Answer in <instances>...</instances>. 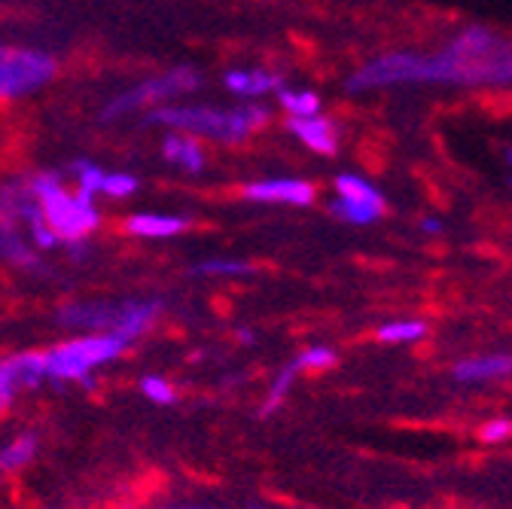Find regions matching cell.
<instances>
[{
    "label": "cell",
    "instance_id": "12",
    "mask_svg": "<svg viewBox=\"0 0 512 509\" xmlns=\"http://www.w3.org/2000/svg\"><path fill=\"white\" fill-rule=\"evenodd\" d=\"M0 263H7L10 269H19V272L43 269L40 250H34V244L28 241L19 223H0Z\"/></svg>",
    "mask_w": 512,
    "mask_h": 509
},
{
    "label": "cell",
    "instance_id": "10",
    "mask_svg": "<svg viewBox=\"0 0 512 509\" xmlns=\"http://www.w3.org/2000/svg\"><path fill=\"white\" fill-rule=\"evenodd\" d=\"M40 458V433L37 430H16L0 442V476L13 479L22 476Z\"/></svg>",
    "mask_w": 512,
    "mask_h": 509
},
{
    "label": "cell",
    "instance_id": "29",
    "mask_svg": "<svg viewBox=\"0 0 512 509\" xmlns=\"http://www.w3.org/2000/svg\"><path fill=\"white\" fill-rule=\"evenodd\" d=\"M418 229H421V235L436 238V235H442V232H445V223H442L439 217H424V220L418 223Z\"/></svg>",
    "mask_w": 512,
    "mask_h": 509
},
{
    "label": "cell",
    "instance_id": "32",
    "mask_svg": "<svg viewBox=\"0 0 512 509\" xmlns=\"http://www.w3.org/2000/svg\"><path fill=\"white\" fill-rule=\"evenodd\" d=\"M235 339H238L241 345H253L256 333H253V330H235Z\"/></svg>",
    "mask_w": 512,
    "mask_h": 509
},
{
    "label": "cell",
    "instance_id": "21",
    "mask_svg": "<svg viewBox=\"0 0 512 509\" xmlns=\"http://www.w3.org/2000/svg\"><path fill=\"white\" fill-rule=\"evenodd\" d=\"M336 196L339 199H351V202H372V205H384V196L375 183H369L360 174H339L336 177Z\"/></svg>",
    "mask_w": 512,
    "mask_h": 509
},
{
    "label": "cell",
    "instance_id": "16",
    "mask_svg": "<svg viewBox=\"0 0 512 509\" xmlns=\"http://www.w3.org/2000/svg\"><path fill=\"white\" fill-rule=\"evenodd\" d=\"M430 327L421 317H391L375 330V342L381 345H394V348H412L427 339Z\"/></svg>",
    "mask_w": 512,
    "mask_h": 509
},
{
    "label": "cell",
    "instance_id": "4",
    "mask_svg": "<svg viewBox=\"0 0 512 509\" xmlns=\"http://www.w3.org/2000/svg\"><path fill=\"white\" fill-rule=\"evenodd\" d=\"M128 348L119 336L110 333H71L64 342H55L43 351L46 357V378L49 385H77L83 391H92L98 385L101 369L113 366Z\"/></svg>",
    "mask_w": 512,
    "mask_h": 509
},
{
    "label": "cell",
    "instance_id": "9",
    "mask_svg": "<svg viewBox=\"0 0 512 509\" xmlns=\"http://www.w3.org/2000/svg\"><path fill=\"white\" fill-rule=\"evenodd\" d=\"M452 378L464 388H482V385H500L512 378V354L509 351H485L470 354L452 363Z\"/></svg>",
    "mask_w": 512,
    "mask_h": 509
},
{
    "label": "cell",
    "instance_id": "7",
    "mask_svg": "<svg viewBox=\"0 0 512 509\" xmlns=\"http://www.w3.org/2000/svg\"><path fill=\"white\" fill-rule=\"evenodd\" d=\"M55 58L34 46L0 43V101H16L40 92L55 80Z\"/></svg>",
    "mask_w": 512,
    "mask_h": 509
},
{
    "label": "cell",
    "instance_id": "14",
    "mask_svg": "<svg viewBox=\"0 0 512 509\" xmlns=\"http://www.w3.org/2000/svg\"><path fill=\"white\" fill-rule=\"evenodd\" d=\"M223 83L235 98H247V101H256V98L281 89V77L272 71H263V68H235L226 74Z\"/></svg>",
    "mask_w": 512,
    "mask_h": 509
},
{
    "label": "cell",
    "instance_id": "33",
    "mask_svg": "<svg viewBox=\"0 0 512 509\" xmlns=\"http://www.w3.org/2000/svg\"><path fill=\"white\" fill-rule=\"evenodd\" d=\"M247 509H302V506H275V503H250Z\"/></svg>",
    "mask_w": 512,
    "mask_h": 509
},
{
    "label": "cell",
    "instance_id": "27",
    "mask_svg": "<svg viewBox=\"0 0 512 509\" xmlns=\"http://www.w3.org/2000/svg\"><path fill=\"white\" fill-rule=\"evenodd\" d=\"M479 442L482 445H509L512 442V418L509 415H494L479 427Z\"/></svg>",
    "mask_w": 512,
    "mask_h": 509
},
{
    "label": "cell",
    "instance_id": "17",
    "mask_svg": "<svg viewBox=\"0 0 512 509\" xmlns=\"http://www.w3.org/2000/svg\"><path fill=\"white\" fill-rule=\"evenodd\" d=\"M7 363H10V372H13V378H16L19 394H22V391H40V388L49 385L43 351H19V354L7 357Z\"/></svg>",
    "mask_w": 512,
    "mask_h": 509
},
{
    "label": "cell",
    "instance_id": "2",
    "mask_svg": "<svg viewBox=\"0 0 512 509\" xmlns=\"http://www.w3.org/2000/svg\"><path fill=\"white\" fill-rule=\"evenodd\" d=\"M162 299H71L55 311V324L71 333H110L135 345L162 317Z\"/></svg>",
    "mask_w": 512,
    "mask_h": 509
},
{
    "label": "cell",
    "instance_id": "20",
    "mask_svg": "<svg viewBox=\"0 0 512 509\" xmlns=\"http://www.w3.org/2000/svg\"><path fill=\"white\" fill-rule=\"evenodd\" d=\"M299 375H320V372H330L339 366V351L327 342H317V345H305L296 357H293Z\"/></svg>",
    "mask_w": 512,
    "mask_h": 509
},
{
    "label": "cell",
    "instance_id": "31",
    "mask_svg": "<svg viewBox=\"0 0 512 509\" xmlns=\"http://www.w3.org/2000/svg\"><path fill=\"white\" fill-rule=\"evenodd\" d=\"M162 509H211V506H205V503H189V500H183V503H165Z\"/></svg>",
    "mask_w": 512,
    "mask_h": 509
},
{
    "label": "cell",
    "instance_id": "19",
    "mask_svg": "<svg viewBox=\"0 0 512 509\" xmlns=\"http://www.w3.org/2000/svg\"><path fill=\"white\" fill-rule=\"evenodd\" d=\"M330 211L336 220L348 223V226H372L384 217L388 205H372V202H351V199H333L330 202Z\"/></svg>",
    "mask_w": 512,
    "mask_h": 509
},
{
    "label": "cell",
    "instance_id": "13",
    "mask_svg": "<svg viewBox=\"0 0 512 509\" xmlns=\"http://www.w3.org/2000/svg\"><path fill=\"white\" fill-rule=\"evenodd\" d=\"M189 226L186 217L180 214H159V211H144V214H132L125 220V232L141 241H165V238H177L183 235Z\"/></svg>",
    "mask_w": 512,
    "mask_h": 509
},
{
    "label": "cell",
    "instance_id": "34",
    "mask_svg": "<svg viewBox=\"0 0 512 509\" xmlns=\"http://www.w3.org/2000/svg\"><path fill=\"white\" fill-rule=\"evenodd\" d=\"M509 165H512V150H509Z\"/></svg>",
    "mask_w": 512,
    "mask_h": 509
},
{
    "label": "cell",
    "instance_id": "22",
    "mask_svg": "<svg viewBox=\"0 0 512 509\" xmlns=\"http://www.w3.org/2000/svg\"><path fill=\"white\" fill-rule=\"evenodd\" d=\"M278 101L287 113V119H299V116H317L324 101H320L317 92L311 89H278Z\"/></svg>",
    "mask_w": 512,
    "mask_h": 509
},
{
    "label": "cell",
    "instance_id": "5",
    "mask_svg": "<svg viewBox=\"0 0 512 509\" xmlns=\"http://www.w3.org/2000/svg\"><path fill=\"white\" fill-rule=\"evenodd\" d=\"M28 189L61 244L83 241L101 226V211H98L95 199H89L83 193H71L58 174L40 171L28 180Z\"/></svg>",
    "mask_w": 512,
    "mask_h": 509
},
{
    "label": "cell",
    "instance_id": "3",
    "mask_svg": "<svg viewBox=\"0 0 512 509\" xmlns=\"http://www.w3.org/2000/svg\"><path fill=\"white\" fill-rule=\"evenodd\" d=\"M150 122L171 132L205 138L217 144H244L253 132L269 122V110L256 101L241 107H211V104H162L150 110Z\"/></svg>",
    "mask_w": 512,
    "mask_h": 509
},
{
    "label": "cell",
    "instance_id": "30",
    "mask_svg": "<svg viewBox=\"0 0 512 509\" xmlns=\"http://www.w3.org/2000/svg\"><path fill=\"white\" fill-rule=\"evenodd\" d=\"M68 257H71L74 263L89 260V238H83V241H71V244H68Z\"/></svg>",
    "mask_w": 512,
    "mask_h": 509
},
{
    "label": "cell",
    "instance_id": "24",
    "mask_svg": "<svg viewBox=\"0 0 512 509\" xmlns=\"http://www.w3.org/2000/svg\"><path fill=\"white\" fill-rule=\"evenodd\" d=\"M138 391H141V397H144L147 403H153V406H174V403H177V388H174V381L165 378V375H159V372L141 375Z\"/></svg>",
    "mask_w": 512,
    "mask_h": 509
},
{
    "label": "cell",
    "instance_id": "8",
    "mask_svg": "<svg viewBox=\"0 0 512 509\" xmlns=\"http://www.w3.org/2000/svg\"><path fill=\"white\" fill-rule=\"evenodd\" d=\"M317 196L314 183L302 177H266V180H253L244 186V199L247 202H260V205H287V208H305Z\"/></svg>",
    "mask_w": 512,
    "mask_h": 509
},
{
    "label": "cell",
    "instance_id": "25",
    "mask_svg": "<svg viewBox=\"0 0 512 509\" xmlns=\"http://www.w3.org/2000/svg\"><path fill=\"white\" fill-rule=\"evenodd\" d=\"M71 171H74V180H77V193H83L89 199L101 196V183H104V174H107L101 165H95L89 159H77L71 165Z\"/></svg>",
    "mask_w": 512,
    "mask_h": 509
},
{
    "label": "cell",
    "instance_id": "6",
    "mask_svg": "<svg viewBox=\"0 0 512 509\" xmlns=\"http://www.w3.org/2000/svg\"><path fill=\"white\" fill-rule=\"evenodd\" d=\"M202 83L199 71L192 68H171L165 74H156L132 89H125L119 95H113L104 107H101V119L104 122H113V119H122V116H132L138 110H153V107H162V104H174V98H183L189 92H196Z\"/></svg>",
    "mask_w": 512,
    "mask_h": 509
},
{
    "label": "cell",
    "instance_id": "28",
    "mask_svg": "<svg viewBox=\"0 0 512 509\" xmlns=\"http://www.w3.org/2000/svg\"><path fill=\"white\" fill-rule=\"evenodd\" d=\"M19 397V388H16V378L10 372V363L0 360V415H4Z\"/></svg>",
    "mask_w": 512,
    "mask_h": 509
},
{
    "label": "cell",
    "instance_id": "15",
    "mask_svg": "<svg viewBox=\"0 0 512 509\" xmlns=\"http://www.w3.org/2000/svg\"><path fill=\"white\" fill-rule=\"evenodd\" d=\"M162 153L171 165H177L183 174H202L205 171V147L199 138H192V135H183V132H174L165 138L162 144Z\"/></svg>",
    "mask_w": 512,
    "mask_h": 509
},
{
    "label": "cell",
    "instance_id": "11",
    "mask_svg": "<svg viewBox=\"0 0 512 509\" xmlns=\"http://www.w3.org/2000/svg\"><path fill=\"white\" fill-rule=\"evenodd\" d=\"M287 129L311 150L320 156H333L339 150V132L330 116L317 113V116H299V119H287Z\"/></svg>",
    "mask_w": 512,
    "mask_h": 509
},
{
    "label": "cell",
    "instance_id": "26",
    "mask_svg": "<svg viewBox=\"0 0 512 509\" xmlns=\"http://www.w3.org/2000/svg\"><path fill=\"white\" fill-rule=\"evenodd\" d=\"M138 177L128 174V171H107L104 183H101V193L107 199H132L138 193Z\"/></svg>",
    "mask_w": 512,
    "mask_h": 509
},
{
    "label": "cell",
    "instance_id": "1",
    "mask_svg": "<svg viewBox=\"0 0 512 509\" xmlns=\"http://www.w3.org/2000/svg\"><path fill=\"white\" fill-rule=\"evenodd\" d=\"M421 83L461 89H509L512 40L485 25H470L458 31L442 49L421 55Z\"/></svg>",
    "mask_w": 512,
    "mask_h": 509
},
{
    "label": "cell",
    "instance_id": "18",
    "mask_svg": "<svg viewBox=\"0 0 512 509\" xmlns=\"http://www.w3.org/2000/svg\"><path fill=\"white\" fill-rule=\"evenodd\" d=\"M296 381H299V369H296L293 360H287V363L272 375L269 388H266V394H263V400H260V418H272V415H278V412L287 406L290 394L296 391Z\"/></svg>",
    "mask_w": 512,
    "mask_h": 509
},
{
    "label": "cell",
    "instance_id": "23",
    "mask_svg": "<svg viewBox=\"0 0 512 509\" xmlns=\"http://www.w3.org/2000/svg\"><path fill=\"white\" fill-rule=\"evenodd\" d=\"M199 278H247L253 275V266L238 257H208L192 266Z\"/></svg>",
    "mask_w": 512,
    "mask_h": 509
}]
</instances>
